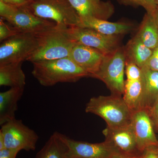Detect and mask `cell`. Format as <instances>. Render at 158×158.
<instances>
[{
  "mask_svg": "<svg viewBox=\"0 0 158 158\" xmlns=\"http://www.w3.org/2000/svg\"><path fill=\"white\" fill-rule=\"evenodd\" d=\"M32 74L40 85L51 87L59 83H73L90 77L69 57L32 63Z\"/></svg>",
  "mask_w": 158,
  "mask_h": 158,
  "instance_id": "obj_1",
  "label": "cell"
},
{
  "mask_svg": "<svg viewBox=\"0 0 158 158\" xmlns=\"http://www.w3.org/2000/svg\"><path fill=\"white\" fill-rule=\"evenodd\" d=\"M85 112L101 117L107 126L112 128L129 125L133 115L123 98L113 94L91 98L86 104Z\"/></svg>",
  "mask_w": 158,
  "mask_h": 158,
  "instance_id": "obj_2",
  "label": "cell"
},
{
  "mask_svg": "<svg viewBox=\"0 0 158 158\" xmlns=\"http://www.w3.org/2000/svg\"><path fill=\"white\" fill-rule=\"evenodd\" d=\"M67 28L56 24L53 27L37 34L38 48L27 61L33 63L69 56L75 44L67 35Z\"/></svg>",
  "mask_w": 158,
  "mask_h": 158,
  "instance_id": "obj_3",
  "label": "cell"
},
{
  "mask_svg": "<svg viewBox=\"0 0 158 158\" xmlns=\"http://www.w3.org/2000/svg\"><path fill=\"white\" fill-rule=\"evenodd\" d=\"M0 15L19 33L38 34L56 24L35 15L26 6H12L1 1Z\"/></svg>",
  "mask_w": 158,
  "mask_h": 158,
  "instance_id": "obj_4",
  "label": "cell"
},
{
  "mask_svg": "<svg viewBox=\"0 0 158 158\" xmlns=\"http://www.w3.org/2000/svg\"><path fill=\"white\" fill-rule=\"evenodd\" d=\"M41 18L51 19L58 25L79 27L81 19L68 0H37L26 6Z\"/></svg>",
  "mask_w": 158,
  "mask_h": 158,
  "instance_id": "obj_5",
  "label": "cell"
},
{
  "mask_svg": "<svg viewBox=\"0 0 158 158\" xmlns=\"http://www.w3.org/2000/svg\"><path fill=\"white\" fill-rule=\"evenodd\" d=\"M126 57L124 47L105 56L98 71L91 77L99 79L106 85L111 94L122 96L124 92Z\"/></svg>",
  "mask_w": 158,
  "mask_h": 158,
  "instance_id": "obj_6",
  "label": "cell"
},
{
  "mask_svg": "<svg viewBox=\"0 0 158 158\" xmlns=\"http://www.w3.org/2000/svg\"><path fill=\"white\" fill-rule=\"evenodd\" d=\"M38 47L37 34L18 33L1 42L0 65L27 61Z\"/></svg>",
  "mask_w": 158,
  "mask_h": 158,
  "instance_id": "obj_7",
  "label": "cell"
},
{
  "mask_svg": "<svg viewBox=\"0 0 158 158\" xmlns=\"http://www.w3.org/2000/svg\"><path fill=\"white\" fill-rule=\"evenodd\" d=\"M66 32L74 43L96 49L105 56L113 53L121 47L120 36H107L93 29L80 27H69Z\"/></svg>",
  "mask_w": 158,
  "mask_h": 158,
  "instance_id": "obj_8",
  "label": "cell"
},
{
  "mask_svg": "<svg viewBox=\"0 0 158 158\" xmlns=\"http://www.w3.org/2000/svg\"><path fill=\"white\" fill-rule=\"evenodd\" d=\"M1 126L0 134L4 138L6 148L19 152L22 150H35L39 137L22 120L14 118Z\"/></svg>",
  "mask_w": 158,
  "mask_h": 158,
  "instance_id": "obj_9",
  "label": "cell"
},
{
  "mask_svg": "<svg viewBox=\"0 0 158 158\" xmlns=\"http://www.w3.org/2000/svg\"><path fill=\"white\" fill-rule=\"evenodd\" d=\"M61 135L68 147L67 158H112L118 153L106 140L101 143H91L76 141L63 134Z\"/></svg>",
  "mask_w": 158,
  "mask_h": 158,
  "instance_id": "obj_10",
  "label": "cell"
},
{
  "mask_svg": "<svg viewBox=\"0 0 158 158\" xmlns=\"http://www.w3.org/2000/svg\"><path fill=\"white\" fill-rule=\"evenodd\" d=\"M105 140L111 143L118 153L130 156H140L135 136L131 124L121 127H107L103 131Z\"/></svg>",
  "mask_w": 158,
  "mask_h": 158,
  "instance_id": "obj_11",
  "label": "cell"
},
{
  "mask_svg": "<svg viewBox=\"0 0 158 158\" xmlns=\"http://www.w3.org/2000/svg\"><path fill=\"white\" fill-rule=\"evenodd\" d=\"M131 125L141 152L149 146H158L152 121L146 110H140L133 112Z\"/></svg>",
  "mask_w": 158,
  "mask_h": 158,
  "instance_id": "obj_12",
  "label": "cell"
},
{
  "mask_svg": "<svg viewBox=\"0 0 158 158\" xmlns=\"http://www.w3.org/2000/svg\"><path fill=\"white\" fill-rule=\"evenodd\" d=\"M105 56L96 49L75 44L69 57L91 77L98 71Z\"/></svg>",
  "mask_w": 158,
  "mask_h": 158,
  "instance_id": "obj_13",
  "label": "cell"
},
{
  "mask_svg": "<svg viewBox=\"0 0 158 158\" xmlns=\"http://www.w3.org/2000/svg\"><path fill=\"white\" fill-rule=\"evenodd\" d=\"M80 18L92 17L108 20L115 12V8L110 1L98 0H68Z\"/></svg>",
  "mask_w": 158,
  "mask_h": 158,
  "instance_id": "obj_14",
  "label": "cell"
},
{
  "mask_svg": "<svg viewBox=\"0 0 158 158\" xmlns=\"http://www.w3.org/2000/svg\"><path fill=\"white\" fill-rule=\"evenodd\" d=\"M141 71L142 93L140 110L148 112L158 100V72L146 66L141 68Z\"/></svg>",
  "mask_w": 158,
  "mask_h": 158,
  "instance_id": "obj_15",
  "label": "cell"
},
{
  "mask_svg": "<svg viewBox=\"0 0 158 158\" xmlns=\"http://www.w3.org/2000/svg\"><path fill=\"white\" fill-rule=\"evenodd\" d=\"M80 19L81 23L79 27L93 29L107 36H121L129 33L134 28V26L129 23L110 22L107 20L92 17Z\"/></svg>",
  "mask_w": 158,
  "mask_h": 158,
  "instance_id": "obj_16",
  "label": "cell"
},
{
  "mask_svg": "<svg viewBox=\"0 0 158 158\" xmlns=\"http://www.w3.org/2000/svg\"><path fill=\"white\" fill-rule=\"evenodd\" d=\"M24 88H11L0 93V125L15 118L18 103L21 98Z\"/></svg>",
  "mask_w": 158,
  "mask_h": 158,
  "instance_id": "obj_17",
  "label": "cell"
},
{
  "mask_svg": "<svg viewBox=\"0 0 158 158\" xmlns=\"http://www.w3.org/2000/svg\"><path fill=\"white\" fill-rule=\"evenodd\" d=\"M124 50L126 62H132L141 69L146 65L153 52L144 45L136 34L130 40Z\"/></svg>",
  "mask_w": 158,
  "mask_h": 158,
  "instance_id": "obj_18",
  "label": "cell"
},
{
  "mask_svg": "<svg viewBox=\"0 0 158 158\" xmlns=\"http://www.w3.org/2000/svg\"><path fill=\"white\" fill-rule=\"evenodd\" d=\"M23 62L0 65V85L24 88L26 76L22 68Z\"/></svg>",
  "mask_w": 158,
  "mask_h": 158,
  "instance_id": "obj_19",
  "label": "cell"
},
{
  "mask_svg": "<svg viewBox=\"0 0 158 158\" xmlns=\"http://www.w3.org/2000/svg\"><path fill=\"white\" fill-rule=\"evenodd\" d=\"M68 150V146L61 137V133L55 132L35 158H67Z\"/></svg>",
  "mask_w": 158,
  "mask_h": 158,
  "instance_id": "obj_20",
  "label": "cell"
},
{
  "mask_svg": "<svg viewBox=\"0 0 158 158\" xmlns=\"http://www.w3.org/2000/svg\"><path fill=\"white\" fill-rule=\"evenodd\" d=\"M136 35L144 45L153 50L158 46V27L152 14L144 15Z\"/></svg>",
  "mask_w": 158,
  "mask_h": 158,
  "instance_id": "obj_21",
  "label": "cell"
},
{
  "mask_svg": "<svg viewBox=\"0 0 158 158\" xmlns=\"http://www.w3.org/2000/svg\"><path fill=\"white\" fill-rule=\"evenodd\" d=\"M142 83L139 80H127L125 82L123 98L129 107L134 112L140 110Z\"/></svg>",
  "mask_w": 158,
  "mask_h": 158,
  "instance_id": "obj_22",
  "label": "cell"
},
{
  "mask_svg": "<svg viewBox=\"0 0 158 158\" xmlns=\"http://www.w3.org/2000/svg\"><path fill=\"white\" fill-rule=\"evenodd\" d=\"M119 2L125 6L134 7L141 6L147 13L152 14L158 8L156 0H118Z\"/></svg>",
  "mask_w": 158,
  "mask_h": 158,
  "instance_id": "obj_23",
  "label": "cell"
},
{
  "mask_svg": "<svg viewBox=\"0 0 158 158\" xmlns=\"http://www.w3.org/2000/svg\"><path fill=\"white\" fill-rule=\"evenodd\" d=\"M4 20L1 18L0 19V41L3 42L4 40L13 37L18 34L14 28L9 24V23H6Z\"/></svg>",
  "mask_w": 158,
  "mask_h": 158,
  "instance_id": "obj_24",
  "label": "cell"
},
{
  "mask_svg": "<svg viewBox=\"0 0 158 158\" xmlns=\"http://www.w3.org/2000/svg\"><path fill=\"white\" fill-rule=\"evenodd\" d=\"M125 73L127 80H139L141 79V69L132 62H126Z\"/></svg>",
  "mask_w": 158,
  "mask_h": 158,
  "instance_id": "obj_25",
  "label": "cell"
},
{
  "mask_svg": "<svg viewBox=\"0 0 158 158\" xmlns=\"http://www.w3.org/2000/svg\"><path fill=\"white\" fill-rule=\"evenodd\" d=\"M145 66L152 70L158 72V46L153 50L152 55Z\"/></svg>",
  "mask_w": 158,
  "mask_h": 158,
  "instance_id": "obj_26",
  "label": "cell"
},
{
  "mask_svg": "<svg viewBox=\"0 0 158 158\" xmlns=\"http://www.w3.org/2000/svg\"><path fill=\"white\" fill-rule=\"evenodd\" d=\"M140 158H158V146H151L143 151Z\"/></svg>",
  "mask_w": 158,
  "mask_h": 158,
  "instance_id": "obj_27",
  "label": "cell"
},
{
  "mask_svg": "<svg viewBox=\"0 0 158 158\" xmlns=\"http://www.w3.org/2000/svg\"><path fill=\"white\" fill-rule=\"evenodd\" d=\"M19 151L5 148L0 150V158H16Z\"/></svg>",
  "mask_w": 158,
  "mask_h": 158,
  "instance_id": "obj_28",
  "label": "cell"
},
{
  "mask_svg": "<svg viewBox=\"0 0 158 158\" xmlns=\"http://www.w3.org/2000/svg\"><path fill=\"white\" fill-rule=\"evenodd\" d=\"M9 5L16 6H26L31 2V0H0Z\"/></svg>",
  "mask_w": 158,
  "mask_h": 158,
  "instance_id": "obj_29",
  "label": "cell"
},
{
  "mask_svg": "<svg viewBox=\"0 0 158 158\" xmlns=\"http://www.w3.org/2000/svg\"><path fill=\"white\" fill-rule=\"evenodd\" d=\"M148 113L152 120L158 118V100Z\"/></svg>",
  "mask_w": 158,
  "mask_h": 158,
  "instance_id": "obj_30",
  "label": "cell"
},
{
  "mask_svg": "<svg viewBox=\"0 0 158 158\" xmlns=\"http://www.w3.org/2000/svg\"><path fill=\"white\" fill-rule=\"evenodd\" d=\"M140 156H127L123 155L121 154L120 153H116L113 156L112 158H140Z\"/></svg>",
  "mask_w": 158,
  "mask_h": 158,
  "instance_id": "obj_31",
  "label": "cell"
},
{
  "mask_svg": "<svg viewBox=\"0 0 158 158\" xmlns=\"http://www.w3.org/2000/svg\"><path fill=\"white\" fill-rule=\"evenodd\" d=\"M153 16L155 20L156 23L157 25L158 26V7L156 9V11L152 13Z\"/></svg>",
  "mask_w": 158,
  "mask_h": 158,
  "instance_id": "obj_32",
  "label": "cell"
},
{
  "mask_svg": "<svg viewBox=\"0 0 158 158\" xmlns=\"http://www.w3.org/2000/svg\"><path fill=\"white\" fill-rule=\"evenodd\" d=\"M152 121L154 129L158 131V118L152 120Z\"/></svg>",
  "mask_w": 158,
  "mask_h": 158,
  "instance_id": "obj_33",
  "label": "cell"
},
{
  "mask_svg": "<svg viewBox=\"0 0 158 158\" xmlns=\"http://www.w3.org/2000/svg\"><path fill=\"white\" fill-rule=\"evenodd\" d=\"M156 2L157 5L158 7V0H156Z\"/></svg>",
  "mask_w": 158,
  "mask_h": 158,
  "instance_id": "obj_34",
  "label": "cell"
},
{
  "mask_svg": "<svg viewBox=\"0 0 158 158\" xmlns=\"http://www.w3.org/2000/svg\"><path fill=\"white\" fill-rule=\"evenodd\" d=\"M31 1H37V0H31Z\"/></svg>",
  "mask_w": 158,
  "mask_h": 158,
  "instance_id": "obj_35",
  "label": "cell"
},
{
  "mask_svg": "<svg viewBox=\"0 0 158 158\" xmlns=\"http://www.w3.org/2000/svg\"><path fill=\"white\" fill-rule=\"evenodd\" d=\"M98 1H101V0H98Z\"/></svg>",
  "mask_w": 158,
  "mask_h": 158,
  "instance_id": "obj_36",
  "label": "cell"
}]
</instances>
